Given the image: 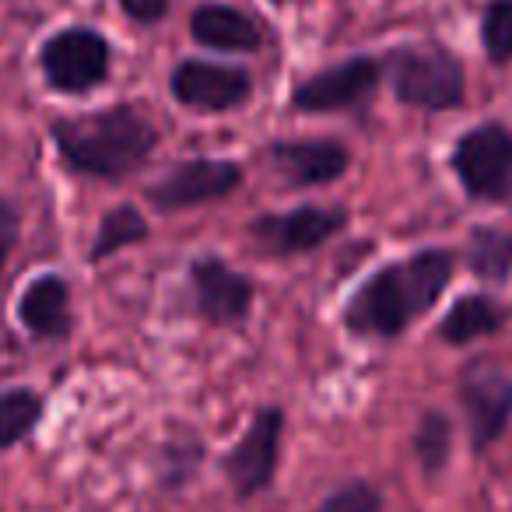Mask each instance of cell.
Listing matches in <instances>:
<instances>
[{"label": "cell", "instance_id": "cell-1", "mask_svg": "<svg viewBox=\"0 0 512 512\" xmlns=\"http://www.w3.org/2000/svg\"><path fill=\"white\" fill-rule=\"evenodd\" d=\"M449 249H421L376 271L344 306V327L358 337H397L442 299L453 278Z\"/></svg>", "mask_w": 512, "mask_h": 512}, {"label": "cell", "instance_id": "cell-2", "mask_svg": "<svg viewBox=\"0 0 512 512\" xmlns=\"http://www.w3.org/2000/svg\"><path fill=\"white\" fill-rule=\"evenodd\" d=\"M53 141H57L60 158L74 172L120 183L148 162L158 134L137 109L116 106L102 109V113L57 120L53 123Z\"/></svg>", "mask_w": 512, "mask_h": 512}, {"label": "cell", "instance_id": "cell-3", "mask_svg": "<svg viewBox=\"0 0 512 512\" xmlns=\"http://www.w3.org/2000/svg\"><path fill=\"white\" fill-rule=\"evenodd\" d=\"M390 81L404 106L428 109V113L456 109L463 102V92H467L460 60L446 50H435V46H428V50H400L390 60Z\"/></svg>", "mask_w": 512, "mask_h": 512}, {"label": "cell", "instance_id": "cell-4", "mask_svg": "<svg viewBox=\"0 0 512 512\" xmlns=\"http://www.w3.org/2000/svg\"><path fill=\"white\" fill-rule=\"evenodd\" d=\"M453 172L467 197L509 200L512 197V130L502 123H481L467 130L453 148Z\"/></svg>", "mask_w": 512, "mask_h": 512}, {"label": "cell", "instance_id": "cell-5", "mask_svg": "<svg viewBox=\"0 0 512 512\" xmlns=\"http://www.w3.org/2000/svg\"><path fill=\"white\" fill-rule=\"evenodd\" d=\"M460 407L467 418L470 446L484 453L505 435L512 421V376L491 362H470L460 372Z\"/></svg>", "mask_w": 512, "mask_h": 512}, {"label": "cell", "instance_id": "cell-6", "mask_svg": "<svg viewBox=\"0 0 512 512\" xmlns=\"http://www.w3.org/2000/svg\"><path fill=\"white\" fill-rule=\"evenodd\" d=\"M281 432H285V411L274 404L260 407L253 421L246 425L242 439L228 449L225 456V477L239 498L260 495L278 474L281 456Z\"/></svg>", "mask_w": 512, "mask_h": 512}, {"label": "cell", "instance_id": "cell-7", "mask_svg": "<svg viewBox=\"0 0 512 512\" xmlns=\"http://www.w3.org/2000/svg\"><path fill=\"white\" fill-rule=\"evenodd\" d=\"M43 74L50 88L67 95L92 92L109 74V46L92 29H67L43 46Z\"/></svg>", "mask_w": 512, "mask_h": 512}, {"label": "cell", "instance_id": "cell-8", "mask_svg": "<svg viewBox=\"0 0 512 512\" xmlns=\"http://www.w3.org/2000/svg\"><path fill=\"white\" fill-rule=\"evenodd\" d=\"M348 225V211L344 207H320L306 204L295 207L288 214H264V218L249 221V239L256 246H264L274 256H295L309 253V249L323 246L327 239H334L341 228Z\"/></svg>", "mask_w": 512, "mask_h": 512}, {"label": "cell", "instance_id": "cell-9", "mask_svg": "<svg viewBox=\"0 0 512 512\" xmlns=\"http://www.w3.org/2000/svg\"><path fill=\"white\" fill-rule=\"evenodd\" d=\"M242 183V169L225 158H193L148 186V200L162 211H183L221 200Z\"/></svg>", "mask_w": 512, "mask_h": 512}, {"label": "cell", "instance_id": "cell-10", "mask_svg": "<svg viewBox=\"0 0 512 512\" xmlns=\"http://www.w3.org/2000/svg\"><path fill=\"white\" fill-rule=\"evenodd\" d=\"M193 295H197V313L214 327H235L253 309V281L218 260V256H200L190 264Z\"/></svg>", "mask_w": 512, "mask_h": 512}, {"label": "cell", "instance_id": "cell-11", "mask_svg": "<svg viewBox=\"0 0 512 512\" xmlns=\"http://www.w3.org/2000/svg\"><path fill=\"white\" fill-rule=\"evenodd\" d=\"M379 85V64L369 57L344 60V64L320 71L309 78L306 85L295 88L292 106L302 113H337V109H351L365 102Z\"/></svg>", "mask_w": 512, "mask_h": 512}, {"label": "cell", "instance_id": "cell-12", "mask_svg": "<svg viewBox=\"0 0 512 512\" xmlns=\"http://www.w3.org/2000/svg\"><path fill=\"white\" fill-rule=\"evenodd\" d=\"M253 81L239 67L207 64V60H186L172 74V95L183 106L200 109V113H225L249 99Z\"/></svg>", "mask_w": 512, "mask_h": 512}, {"label": "cell", "instance_id": "cell-13", "mask_svg": "<svg viewBox=\"0 0 512 512\" xmlns=\"http://www.w3.org/2000/svg\"><path fill=\"white\" fill-rule=\"evenodd\" d=\"M271 165L288 186H327L348 172V148L341 141H281L267 148Z\"/></svg>", "mask_w": 512, "mask_h": 512}, {"label": "cell", "instance_id": "cell-14", "mask_svg": "<svg viewBox=\"0 0 512 512\" xmlns=\"http://www.w3.org/2000/svg\"><path fill=\"white\" fill-rule=\"evenodd\" d=\"M18 320L32 337L43 341H64L74 327L71 316V288L60 274H43L29 281L22 302H18Z\"/></svg>", "mask_w": 512, "mask_h": 512}, {"label": "cell", "instance_id": "cell-15", "mask_svg": "<svg viewBox=\"0 0 512 512\" xmlns=\"http://www.w3.org/2000/svg\"><path fill=\"white\" fill-rule=\"evenodd\" d=\"M509 323V309L495 299V295H463L453 302V309L446 313V320L439 323V337L453 348L474 344L481 337H491Z\"/></svg>", "mask_w": 512, "mask_h": 512}, {"label": "cell", "instance_id": "cell-16", "mask_svg": "<svg viewBox=\"0 0 512 512\" xmlns=\"http://www.w3.org/2000/svg\"><path fill=\"white\" fill-rule=\"evenodd\" d=\"M190 32L197 43L211 46V50L249 53L260 46V29L235 8H225V4H200L190 18Z\"/></svg>", "mask_w": 512, "mask_h": 512}, {"label": "cell", "instance_id": "cell-17", "mask_svg": "<svg viewBox=\"0 0 512 512\" xmlns=\"http://www.w3.org/2000/svg\"><path fill=\"white\" fill-rule=\"evenodd\" d=\"M463 260L474 278L488 281V285H505L512 278V235L491 225L470 228Z\"/></svg>", "mask_w": 512, "mask_h": 512}, {"label": "cell", "instance_id": "cell-18", "mask_svg": "<svg viewBox=\"0 0 512 512\" xmlns=\"http://www.w3.org/2000/svg\"><path fill=\"white\" fill-rule=\"evenodd\" d=\"M144 239H148V218L134 204H116L113 211L102 214L99 228H95V242L88 249V260L99 264L106 256L120 253L127 246H137Z\"/></svg>", "mask_w": 512, "mask_h": 512}, {"label": "cell", "instance_id": "cell-19", "mask_svg": "<svg viewBox=\"0 0 512 512\" xmlns=\"http://www.w3.org/2000/svg\"><path fill=\"white\" fill-rule=\"evenodd\" d=\"M449 449H453V421L442 411H425L414 428V456L425 477H439L449 463Z\"/></svg>", "mask_w": 512, "mask_h": 512}, {"label": "cell", "instance_id": "cell-20", "mask_svg": "<svg viewBox=\"0 0 512 512\" xmlns=\"http://www.w3.org/2000/svg\"><path fill=\"white\" fill-rule=\"evenodd\" d=\"M43 421V397L32 390L0 393V449L18 446Z\"/></svg>", "mask_w": 512, "mask_h": 512}, {"label": "cell", "instance_id": "cell-21", "mask_svg": "<svg viewBox=\"0 0 512 512\" xmlns=\"http://www.w3.org/2000/svg\"><path fill=\"white\" fill-rule=\"evenodd\" d=\"M481 43L495 64L512 60V0H491L481 18Z\"/></svg>", "mask_w": 512, "mask_h": 512}, {"label": "cell", "instance_id": "cell-22", "mask_svg": "<svg viewBox=\"0 0 512 512\" xmlns=\"http://www.w3.org/2000/svg\"><path fill=\"white\" fill-rule=\"evenodd\" d=\"M313 512H383V495L372 484L351 481L344 488H337L334 495H327Z\"/></svg>", "mask_w": 512, "mask_h": 512}, {"label": "cell", "instance_id": "cell-23", "mask_svg": "<svg viewBox=\"0 0 512 512\" xmlns=\"http://www.w3.org/2000/svg\"><path fill=\"white\" fill-rule=\"evenodd\" d=\"M18 232H22V218H18L15 204L0 197V274H4V267H8V256L18 242Z\"/></svg>", "mask_w": 512, "mask_h": 512}, {"label": "cell", "instance_id": "cell-24", "mask_svg": "<svg viewBox=\"0 0 512 512\" xmlns=\"http://www.w3.org/2000/svg\"><path fill=\"white\" fill-rule=\"evenodd\" d=\"M123 11H127L130 18H137V22H158V18L169 11V0H120Z\"/></svg>", "mask_w": 512, "mask_h": 512}, {"label": "cell", "instance_id": "cell-25", "mask_svg": "<svg viewBox=\"0 0 512 512\" xmlns=\"http://www.w3.org/2000/svg\"><path fill=\"white\" fill-rule=\"evenodd\" d=\"M274 4H281V0H274Z\"/></svg>", "mask_w": 512, "mask_h": 512}]
</instances>
